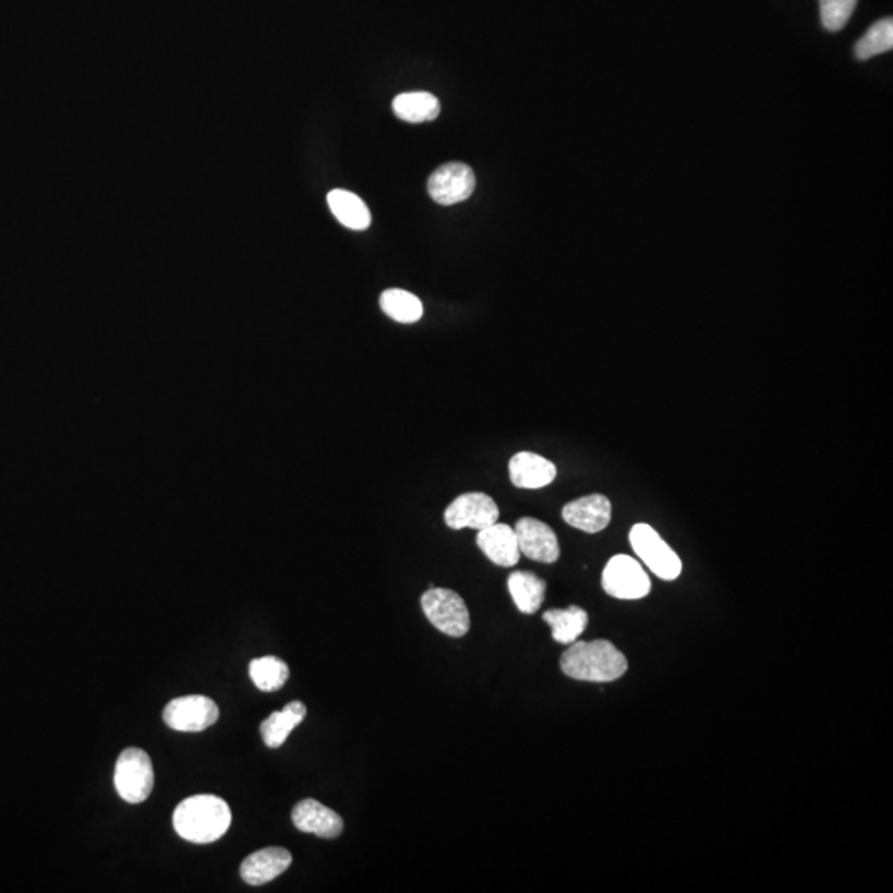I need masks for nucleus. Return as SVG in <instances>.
<instances>
[{"label":"nucleus","instance_id":"dca6fc26","mask_svg":"<svg viewBox=\"0 0 893 893\" xmlns=\"http://www.w3.org/2000/svg\"><path fill=\"white\" fill-rule=\"evenodd\" d=\"M328 206L336 219L351 230H366L371 226V213L363 198L345 189H333Z\"/></svg>","mask_w":893,"mask_h":893},{"label":"nucleus","instance_id":"39448f33","mask_svg":"<svg viewBox=\"0 0 893 893\" xmlns=\"http://www.w3.org/2000/svg\"><path fill=\"white\" fill-rule=\"evenodd\" d=\"M629 540L636 555L657 578L675 581L681 575V559L654 528L645 523L633 524Z\"/></svg>","mask_w":893,"mask_h":893},{"label":"nucleus","instance_id":"2eb2a0df","mask_svg":"<svg viewBox=\"0 0 893 893\" xmlns=\"http://www.w3.org/2000/svg\"><path fill=\"white\" fill-rule=\"evenodd\" d=\"M291 866V854L283 847H267L243 860L240 876L249 885H264L280 877Z\"/></svg>","mask_w":893,"mask_h":893},{"label":"nucleus","instance_id":"f257e3e1","mask_svg":"<svg viewBox=\"0 0 893 893\" xmlns=\"http://www.w3.org/2000/svg\"><path fill=\"white\" fill-rule=\"evenodd\" d=\"M627 659L610 640L569 643L562 655V671L582 681H614L627 672Z\"/></svg>","mask_w":893,"mask_h":893},{"label":"nucleus","instance_id":"20e7f679","mask_svg":"<svg viewBox=\"0 0 893 893\" xmlns=\"http://www.w3.org/2000/svg\"><path fill=\"white\" fill-rule=\"evenodd\" d=\"M118 794L131 805L146 801L155 787V770L152 758L140 748H128L120 755L114 770Z\"/></svg>","mask_w":893,"mask_h":893},{"label":"nucleus","instance_id":"423d86ee","mask_svg":"<svg viewBox=\"0 0 893 893\" xmlns=\"http://www.w3.org/2000/svg\"><path fill=\"white\" fill-rule=\"evenodd\" d=\"M603 589L616 600L636 601L649 595L651 579L632 556L616 555L603 571Z\"/></svg>","mask_w":893,"mask_h":893},{"label":"nucleus","instance_id":"412c9836","mask_svg":"<svg viewBox=\"0 0 893 893\" xmlns=\"http://www.w3.org/2000/svg\"><path fill=\"white\" fill-rule=\"evenodd\" d=\"M379 305L390 319L402 323V325H412L424 315L421 300L411 291L401 290V288H389L383 291Z\"/></svg>","mask_w":893,"mask_h":893},{"label":"nucleus","instance_id":"5701e85b","mask_svg":"<svg viewBox=\"0 0 893 893\" xmlns=\"http://www.w3.org/2000/svg\"><path fill=\"white\" fill-rule=\"evenodd\" d=\"M893 48L892 19H882L867 31V34L857 41L856 57L859 60H869L880 53L890 52Z\"/></svg>","mask_w":893,"mask_h":893},{"label":"nucleus","instance_id":"aec40b11","mask_svg":"<svg viewBox=\"0 0 893 893\" xmlns=\"http://www.w3.org/2000/svg\"><path fill=\"white\" fill-rule=\"evenodd\" d=\"M544 623L552 627L553 639L563 645L576 642L588 627V613L581 607L571 606L568 610H550L543 614Z\"/></svg>","mask_w":893,"mask_h":893},{"label":"nucleus","instance_id":"f3484780","mask_svg":"<svg viewBox=\"0 0 893 893\" xmlns=\"http://www.w3.org/2000/svg\"><path fill=\"white\" fill-rule=\"evenodd\" d=\"M306 707L302 702L288 703L280 712H274L262 722L261 733L268 748H280L290 733L305 720Z\"/></svg>","mask_w":893,"mask_h":893},{"label":"nucleus","instance_id":"7ed1b4c3","mask_svg":"<svg viewBox=\"0 0 893 893\" xmlns=\"http://www.w3.org/2000/svg\"><path fill=\"white\" fill-rule=\"evenodd\" d=\"M422 610L429 623L445 636L462 637L470 629V613L462 595L452 589L432 588L424 592Z\"/></svg>","mask_w":893,"mask_h":893},{"label":"nucleus","instance_id":"f03ea898","mask_svg":"<svg viewBox=\"0 0 893 893\" xmlns=\"http://www.w3.org/2000/svg\"><path fill=\"white\" fill-rule=\"evenodd\" d=\"M176 832L182 838L195 844H210L219 841L232 822V812L224 799L213 794H198L184 799L176 808Z\"/></svg>","mask_w":893,"mask_h":893},{"label":"nucleus","instance_id":"b1692460","mask_svg":"<svg viewBox=\"0 0 893 893\" xmlns=\"http://www.w3.org/2000/svg\"><path fill=\"white\" fill-rule=\"evenodd\" d=\"M819 2H821L822 25L829 32H838L846 27L859 0H819Z\"/></svg>","mask_w":893,"mask_h":893},{"label":"nucleus","instance_id":"1a4fd4ad","mask_svg":"<svg viewBox=\"0 0 893 893\" xmlns=\"http://www.w3.org/2000/svg\"><path fill=\"white\" fill-rule=\"evenodd\" d=\"M475 174L470 166L463 162H449L441 166L429 178V195L441 206H454L463 203L475 191Z\"/></svg>","mask_w":893,"mask_h":893},{"label":"nucleus","instance_id":"0eeeda50","mask_svg":"<svg viewBox=\"0 0 893 893\" xmlns=\"http://www.w3.org/2000/svg\"><path fill=\"white\" fill-rule=\"evenodd\" d=\"M500 510L492 496L482 492L463 493L445 510V523L452 530H483L498 521Z\"/></svg>","mask_w":893,"mask_h":893},{"label":"nucleus","instance_id":"a211bd4d","mask_svg":"<svg viewBox=\"0 0 893 893\" xmlns=\"http://www.w3.org/2000/svg\"><path fill=\"white\" fill-rule=\"evenodd\" d=\"M393 111L397 118L409 121V123H425L438 117L441 101L432 93H402L394 98Z\"/></svg>","mask_w":893,"mask_h":893},{"label":"nucleus","instance_id":"9d476101","mask_svg":"<svg viewBox=\"0 0 893 893\" xmlns=\"http://www.w3.org/2000/svg\"><path fill=\"white\" fill-rule=\"evenodd\" d=\"M515 533H517L521 555L533 562L544 563V565L558 562L559 553H562L558 536L548 524L536 518H521L515 524Z\"/></svg>","mask_w":893,"mask_h":893},{"label":"nucleus","instance_id":"6e6552de","mask_svg":"<svg viewBox=\"0 0 893 893\" xmlns=\"http://www.w3.org/2000/svg\"><path fill=\"white\" fill-rule=\"evenodd\" d=\"M162 716L176 732H203L219 720V707L204 695H189L171 700Z\"/></svg>","mask_w":893,"mask_h":893},{"label":"nucleus","instance_id":"9b49d317","mask_svg":"<svg viewBox=\"0 0 893 893\" xmlns=\"http://www.w3.org/2000/svg\"><path fill=\"white\" fill-rule=\"evenodd\" d=\"M613 517V505L610 498L600 493L582 496L563 508V520L576 530L586 533H600L606 530Z\"/></svg>","mask_w":893,"mask_h":893},{"label":"nucleus","instance_id":"4468645a","mask_svg":"<svg viewBox=\"0 0 893 893\" xmlns=\"http://www.w3.org/2000/svg\"><path fill=\"white\" fill-rule=\"evenodd\" d=\"M510 480L517 488L536 490L555 482L558 469L552 460L533 452H520L511 457Z\"/></svg>","mask_w":893,"mask_h":893},{"label":"nucleus","instance_id":"f8f14e48","mask_svg":"<svg viewBox=\"0 0 893 893\" xmlns=\"http://www.w3.org/2000/svg\"><path fill=\"white\" fill-rule=\"evenodd\" d=\"M291 819L298 831L325 838L338 837L345 828L341 816L316 799H303L298 803L291 812Z\"/></svg>","mask_w":893,"mask_h":893},{"label":"nucleus","instance_id":"4be33fe9","mask_svg":"<svg viewBox=\"0 0 893 893\" xmlns=\"http://www.w3.org/2000/svg\"><path fill=\"white\" fill-rule=\"evenodd\" d=\"M252 681L262 691L280 690L290 677V668L281 659L267 655V657L254 659L249 667Z\"/></svg>","mask_w":893,"mask_h":893},{"label":"nucleus","instance_id":"ddd939ff","mask_svg":"<svg viewBox=\"0 0 893 893\" xmlns=\"http://www.w3.org/2000/svg\"><path fill=\"white\" fill-rule=\"evenodd\" d=\"M476 544L482 550L483 555L502 568H511L520 562V548H518L517 533L515 528L505 523H493L492 527L483 528L476 536Z\"/></svg>","mask_w":893,"mask_h":893},{"label":"nucleus","instance_id":"6ab92c4d","mask_svg":"<svg viewBox=\"0 0 893 893\" xmlns=\"http://www.w3.org/2000/svg\"><path fill=\"white\" fill-rule=\"evenodd\" d=\"M508 591L521 613L534 614L543 604L546 582L533 572L515 571L508 578Z\"/></svg>","mask_w":893,"mask_h":893}]
</instances>
